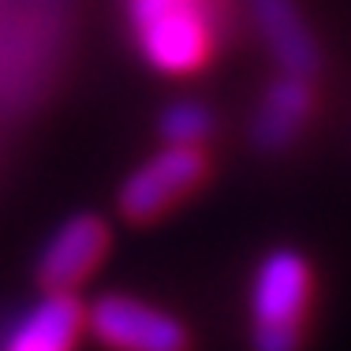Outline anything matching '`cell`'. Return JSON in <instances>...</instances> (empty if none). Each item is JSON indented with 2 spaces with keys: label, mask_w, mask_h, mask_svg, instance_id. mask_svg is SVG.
<instances>
[{
  "label": "cell",
  "mask_w": 351,
  "mask_h": 351,
  "mask_svg": "<svg viewBox=\"0 0 351 351\" xmlns=\"http://www.w3.org/2000/svg\"><path fill=\"white\" fill-rule=\"evenodd\" d=\"M206 176V157L198 146H165L138 165L120 187V213L131 221H154L195 191Z\"/></svg>",
  "instance_id": "4"
},
{
  "label": "cell",
  "mask_w": 351,
  "mask_h": 351,
  "mask_svg": "<svg viewBox=\"0 0 351 351\" xmlns=\"http://www.w3.org/2000/svg\"><path fill=\"white\" fill-rule=\"evenodd\" d=\"M86 311L71 291H45L12 329L4 351H75Z\"/></svg>",
  "instance_id": "6"
},
{
  "label": "cell",
  "mask_w": 351,
  "mask_h": 351,
  "mask_svg": "<svg viewBox=\"0 0 351 351\" xmlns=\"http://www.w3.org/2000/svg\"><path fill=\"white\" fill-rule=\"evenodd\" d=\"M157 131L169 146H198L213 131V112L202 101H172L157 120Z\"/></svg>",
  "instance_id": "9"
},
{
  "label": "cell",
  "mask_w": 351,
  "mask_h": 351,
  "mask_svg": "<svg viewBox=\"0 0 351 351\" xmlns=\"http://www.w3.org/2000/svg\"><path fill=\"white\" fill-rule=\"evenodd\" d=\"M108 250V224L94 213H75L53 236L45 239L38 254V284L45 291H71L97 269Z\"/></svg>",
  "instance_id": "5"
},
{
  "label": "cell",
  "mask_w": 351,
  "mask_h": 351,
  "mask_svg": "<svg viewBox=\"0 0 351 351\" xmlns=\"http://www.w3.org/2000/svg\"><path fill=\"white\" fill-rule=\"evenodd\" d=\"M250 8H254V23L269 45L273 60L280 64V71L311 79L317 71V41L306 30L295 0H254Z\"/></svg>",
  "instance_id": "8"
},
{
  "label": "cell",
  "mask_w": 351,
  "mask_h": 351,
  "mask_svg": "<svg viewBox=\"0 0 351 351\" xmlns=\"http://www.w3.org/2000/svg\"><path fill=\"white\" fill-rule=\"evenodd\" d=\"M131 23L157 71L187 75L210 53V27L198 0H131Z\"/></svg>",
  "instance_id": "2"
},
{
  "label": "cell",
  "mask_w": 351,
  "mask_h": 351,
  "mask_svg": "<svg viewBox=\"0 0 351 351\" xmlns=\"http://www.w3.org/2000/svg\"><path fill=\"white\" fill-rule=\"evenodd\" d=\"M86 325L112 351H187L191 337L183 322L135 295L108 291L86 306Z\"/></svg>",
  "instance_id": "3"
},
{
  "label": "cell",
  "mask_w": 351,
  "mask_h": 351,
  "mask_svg": "<svg viewBox=\"0 0 351 351\" xmlns=\"http://www.w3.org/2000/svg\"><path fill=\"white\" fill-rule=\"evenodd\" d=\"M311 303V265L299 250H269L254 273L250 314H254V351H299L303 314Z\"/></svg>",
  "instance_id": "1"
},
{
  "label": "cell",
  "mask_w": 351,
  "mask_h": 351,
  "mask_svg": "<svg viewBox=\"0 0 351 351\" xmlns=\"http://www.w3.org/2000/svg\"><path fill=\"white\" fill-rule=\"evenodd\" d=\"M314 105L311 82L306 75H291L284 71L277 82H269L262 97V108L254 112V123H250V142L265 154H277V149H288L291 138L299 135V128L306 123Z\"/></svg>",
  "instance_id": "7"
}]
</instances>
